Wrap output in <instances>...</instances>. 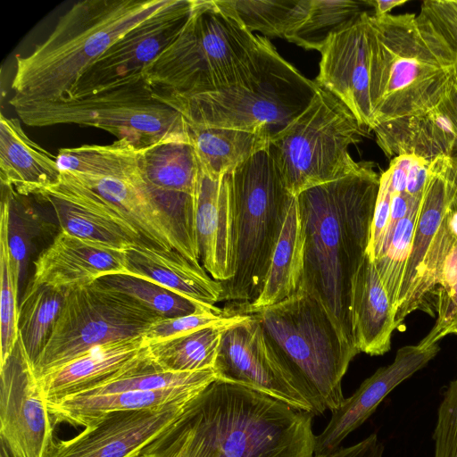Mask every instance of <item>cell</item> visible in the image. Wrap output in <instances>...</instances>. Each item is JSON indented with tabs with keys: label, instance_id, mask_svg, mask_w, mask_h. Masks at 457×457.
Returning <instances> with one entry per match:
<instances>
[{
	"label": "cell",
	"instance_id": "cell-1",
	"mask_svg": "<svg viewBox=\"0 0 457 457\" xmlns=\"http://www.w3.org/2000/svg\"><path fill=\"white\" fill-rule=\"evenodd\" d=\"M312 415L215 380L139 457H314Z\"/></svg>",
	"mask_w": 457,
	"mask_h": 457
},
{
	"label": "cell",
	"instance_id": "cell-2",
	"mask_svg": "<svg viewBox=\"0 0 457 457\" xmlns=\"http://www.w3.org/2000/svg\"><path fill=\"white\" fill-rule=\"evenodd\" d=\"M371 162L296 195L303 238L299 292L325 310L342 340L359 352L352 335V280L366 256L379 188Z\"/></svg>",
	"mask_w": 457,
	"mask_h": 457
},
{
	"label": "cell",
	"instance_id": "cell-3",
	"mask_svg": "<svg viewBox=\"0 0 457 457\" xmlns=\"http://www.w3.org/2000/svg\"><path fill=\"white\" fill-rule=\"evenodd\" d=\"M456 76L457 48L421 13L371 15L373 129L435 109Z\"/></svg>",
	"mask_w": 457,
	"mask_h": 457
},
{
	"label": "cell",
	"instance_id": "cell-4",
	"mask_svg": "<svg viewBox=\"0 0 457 457\" xmlns=\"http://www.w3.org/2000/svg\"><path fill=\"white\" fill-rule=\"evenodd\" d=\"M170 0H84L28 55L16 56L9 104L69 100L83 73L120 37Z\"/></svg>",
	"mask_w": 457,
	"mask_h": 457
},
{
	"label": "cell",
	"instance_id": "cell-5",
	"mask_svg": "<svg viewBox=\"0 0 457 457\" xmlns=\"http://www.w3.org/2000/svg\"><path fill=\"white\" fill-rule=\"evenodd\" d=\"M268 39L251 33L226 0H195L182 31L145 72L155 89L192 96L242 83Z\"/></svg>",
	"mask_w": 457,
	"mask_h": 457
},
{
	"label": "cell",
	"instance_id": "cell-6",
	"mask_svg": "<svg viewBox=\"0 0 457 457\" xmlns=\"http://www.w3.org/2000/svg\"><path fill=\"white\" fill-rule=\"evenodd\" d=\"M283 368L320 415L344 401L342 379L359 353L340 337L328 315L312 297L297 292L250 312Z\"/></svg>",
	"mask_w": 457,
	"mask_h": 457
},
{
	"label": "cell",
	"instance_id": "cell-7",
	"mask_svg": "<svg viewBox=\"0 0 457 457\" xmlns=\"http://www.w3.org/2000/svg\"><path fill=\"white\" fill-rule=\"evenodd\" d=\"M317 88L268 40L258 70L242 83L192 96L154 88L153 95L178 111L186 123L272 136L307 107Z\"/></svg>",
	"mask_w": 457,
	"mask_h": 457
},
{
	"label": "cell",
	"instance_id": "cell-8",
	"mask_svg": "<svg viewBox=\"0 0 457 457\" xmlns=\"http://www.w3.org/2000/svg\"><path fill=\"white\" fill-rule=\"evenodd\" d=\"M233 221L234 274L221 301L250 303L260 295L287 210L295 199L268 147L227 175Z\"/></svg>",
	"mask_w": 457,
	"mask_h": 457
},
{
	"label": "cell",
	"instance_id": "cell-9",
	"mask_svg": "<svg viewBox=\"0 0 457 457\" xmlns=\"http://www.w3.org/2000/svg\"><path fill=\"white\" fill-rule=\"evenodd\" d=\"M367 130L341 100L318 86L307 107L270 137L268 151L296 196L356 170L361 162L353 159L349 148Z\"/></svg>",
	"mask_w": 457,
	"mask_h": 457
},
{
	"label": "cell",
	"instance_id": "cell-10",
	"mask_svg": "<svg viewBox=\"0 0 457 457\" xmlns=\"http://www.w3.org/2000/svg\"><path fill=\"white\" fill-rule=\"evenodd\" d=\"M153 93L154 87L143 79L80 99L11 105L27 126L94 127L137 149L166 142H189L182 115Z\"/></svg>",
	"mask_w": 457,
	"mask_h": 457
},
{
	"label": "cell",
	"instance_id": "cell-11",
	"mask_svg": "<svg viewBox=\"0 0 457 457\" xmlns=\"http://www.w3.org/2000/svg\"><path fill=\"white\" fill-rule=\"evenodd\" d=\"M161 318L126 295L95 283L68 290L34 372L40 378L96 346L143 337Z\"/></svg>",
	"mask_w": 457,
	"mask_h": 457
},
{
	"label": "cell",
	"instance_id": "cell-12",
	"mask_svg": "<svg viewBox=\"0 0 457 457\" xmlns=\"http://www.w3.org/2000/svg\"><path fill=\"white\" fill-rule=\"evenodd\" d=\"M194 4L170 0L126 32L83 73L69 100L145 79L146 69L182 31Z\"/></svg>",
	"mask_w": 457,
	"mask_h": 457
},
{
	"label": "cell",
	"instance_id": "cell-13",
	"mask_svg": "<svg viewBox=\"0 0 457 457\" xmlns=\"http://www.w3.org/2000/svg\"><path fill=\"white\" fill-rule=\"evenodd\" d=\"M0 366V443L11 457H48L55 424L19 335Z\"/></svg>",
	"mask_w": 457,
	"mask_h": 457
},
{
	"label": "cell",
	"instance_id": "cell-14",
	"mask_svg": "<svg viewBox=\"0 0 457 457\" xmlns=\"http://www.w3.org/2000/svg\"><path fill=\"white\" fill-rule=\"evenodd\" d=\"M213 370L219 380L249 387L314 415L312 405L279 362L253 315L224 330Z\"/></svg>",
	"mask_w": 457,
	"mask_h": 457
},
{
	"label": "cell",
	"instance_id": "cell-15",
	"mask_svg": "<svg viewBox=\"0 0 457 457\" xmlns=\"http://www.w3.org/2000/svg\"><path fill=\"white\" fill-rule=\"evenodd\" d=\"M140 170L151 195L174 223L189 259L200 263L195 225L200 167L192 145L177 141L145 148Z\"/></svg>",
	"mask_w": 457,
	"mask_h": 457
},
{
	"label": "cell",
	"instance_id": "cell-16",
	"mask_svg": "<svg viewBox=\"0 0 457 457\" xmlns=\"http://www.w3.org/2000/svg\"><path fill=\"white\" fill-rule=\"evenodd\" d=\"M191 401L156 409L104 413L78 436L54 443L48 457H139Z\"/></svg>",
	"mask_w": 457,
	"mask_h": 457
},
{
	"label": "cell",
	"instance_id": "cell-17",
	"mask_svg": "<svg viewBox=\"0 0 457 457\" xmlns=\"http://www.w3.org/2000/svg\"><path fill=\"white\" fill-rule=\"evenodd\" d=\"M371 15L332 36L320 51L316 84L332 93L353 112L359 123L373 129L370 97Z\"/></svg>",
	"mask_w": 457,
	"mask_h": 457
},
{
	"label": "cell",
	"instance_id": "cell-18",
	"mask_svg": "<svg viewBox=\"0 0 457 457\" xmlns=\"http://www.w3.org/2000/svg\"><path fill=\"white\" fill-rule=\"evenodd\" d=\"M37 196L52 206L60 230L120 249L149 245L112 203L68 172Z\"/></svg>",
	"mask_w": 457,
	"mask_h": 457
},
{
	"label": "cell",
	"instance_id": "cell-19",
	"mask_svg": "<svg viewBox=\"0 0 457 457\" xmlns=\"http://www.w3.org/2000/svg\"><path fill=\"white\" fill-rule=\"evenodd\" d=\"M439 352L438 344L404 345L394 361L378 369L358 389L332 411L324 430L315 436L314 455L331 453L377 409L385 397L403 381L425 367Z\"/></svg>",
	"mask_w": 457,
	"mask_h": 457
},
{
	"label": "cell",
	"instance_id": "cell-20",
	"mask_svg": "<svg viewBox=\"0 0 457 457\" xmlns=\"http://www.w3.org/2000/svg\"><path fill=\"white\" fill-rule=\"evenodd\" d=\"M456 208L457 150L451 155H440L429 162L428 181L420 201L395 319L411 298L429 253L449 228L450 215Z\"/></svg>",
	"mask_w": 457,
	"mask_h": 457
},
{
	"label": "cell",
	"instance_id": "cell-21",
	"mask_svg": "<svg viewBox=\"0 0 457 457\" xmlns=\"http://www.w3.org/2000/svg\"><path fill=\"white\" fill-rule=\"evenodd\" d=\"M124 250L59 230L33 262L29 283L71 290L104 276L127 274Z\"/></svg>",
	"mask_w": 457,
	"mask_h": 457
},
{
	"label": "cell",
	"instance_id": "cell-22",
	"mask_svg": "<svg viewBox=\"0 0 457 457\" xmlns=\"http://www.w3.org/2000/svg\"><path fill=\"white\" fill-rule=\"evenodd\" d=\"M195 225L202 266L215 280H229L234 274V250L227 175L217 179L200 169L195 196Z\"/></svg>",
	"mask_w": 457,
	"mask_h": 457
},
{
	"label": "cell",
	"instance_id": "cell-23",
	"mask_svg": "<svg viewBox=\"0 0 457 457\" xmlns=\"http://www.w3.org/2000/svg\"><path fill=\"white\" fill-rule=\"evenodd\" d=\"M143 337L96 346L38 378L46 403L93 388L124 372L146 353Z\"/></svg>",
	"mask_w": 457,
	"mask_h": 457
},
{
	"label": "cell",
	"instance_id": "cell-24",
	"mask_svg": "<svg viewBox=\"0 0 457 457\" xmlns=\"http://www.w3.org/2000/svg\"><path fill=\"white\" fill-rule=\"evenodd\" d=\"M70 174L112 203L146 244L167 250L175 249L189 259L174 223L153 198L142 175L101 178Z\"/></svg>",
	"mask_w": 457,
	"mask_h": 457
},
{
	"label": "cell",
	"instance_id": "cell-25",
	"mask_svg": "<svg viewBox=\"0 0 457 457\" xmlns=\"http://www.w3.org/2000/svg\"><path fill=\"white\" fill-rule=\"evenodd\" d=\"M124 251L127 274L154 281L205 304L215 305L221 301L222 283L179 251L147 245H131Z\"/></svg>",
	"mask_w": 457,
	"mask_h": 457
},
{
	"label": "cell",
	"instance_id": "cell-26",
	"mask_svg": "<svg viewBox=\"0 0 457 457\" xmlns=\"http://www.w3.org/2000/svg\"><path fill=\"white\" fill-rule=\"evenodd\" d=\"M395 309L376 266L367 253L352 280L350 320L356 349L371 356L391 347L397 328Z\"/></svg>",
	"mask_w": 457,
	"mask_h": 457
},
{
	"label": "cell",
	"instance_id": "cell-27",
	"mask_svg": "<svg viewBox=\"0 0 457 457\" xmlns=\"http://www.w3.org/2000/svg\"><path fill=\"white\" fill-rule=\"evenodd\" d=\"M61 175L55 157L27 136L19 119L1 113V186L21 196H37L57 184Z\"/></svg>",
	"mask_w": 457,
	"mask_h": 457
},
{
	"label": "cell",
	"instance_id": "cell-28",
	"mask_svg": "<svg viewBox=\"0 0 457 457\" xmlns=\"http://www.w3.org/2000/svg\"><path fill=\"white\" fill-rule=\"evenodd\" d=\"M209 385L154 390H129L99 395H72L47 403L54 424L86 427L101 415L116 411L156 409L193 400Z\"/></svg>",
	"mask_w": 457,
	"mask_h": 457
},
{
	"label": "cell",
	"instance_id": "cell-29",
	"mask_svg": "<svg viewBox=\"0 0 457 457\" xmlns=\"http://www.w3.org/2000/svg\"><path fill=\"white\" fill-rule=\"evenodd\" d=\"M373 131L378 146L392 159L413 154L431 161L453 154L457 145L453 124L439 105L425 113L382 123Z\"/></svg>",
	"mask_w": 457,
	"mask_h": 457
},
{
	"label": "cell",
	"instance_id": "cell-30",
	"mask_svg": "<svg viewBox=\"0 0 457 457\" xmlns=\"http://www.w3.org/2000/svg\"><path fill=\"white\" fill-rule=\"evenodd\" d=\"M303 268V238L296 196L291 203L259 296L237 314L277 304L298 292Z\"/></svg>",
	"mask_w": 457,
	"mask_h": 457
},
{
	"label": "cell",
	"instance_id": "cell-31",
	"mask_svg": "<svg viewBox=\"0 0 457 457\" xmlns=\"http://www.w3.org/2000/svg\"><path fill=\"white\" fill-rule=\"evenodd\" d=\"M186 128L200 169L217 179L229 174L251 156L266 149L271 137L266 131L188 123H186Z\"/></svg>",
	"mask_w": 457,
	"mask_h": 457
},
{
	"label": "cell",
	"instance_id": "cell-32",
	"mask_svg": "<svg viewBox=\"0 0 457 457\" xmlns=\"http://www.w3.org/2000/svg\"><path fill=\"white\" fill-rule=\"evenodd\" d=\"M143 150L126 140H116L107 145L62 148L55 159L61 171L101 178H132L142 175Z\"/></svg>",
	"mask_w": 457,
	"mask_h": 457
},
{
	"label": "cell",
	"instance_id": "cell-33",
	"mask_svg": "<svg viewBox=\"0 0 457 457\" xmlns=\"http://www.w3.org/2000/svg\"><path fill=\"white\" fill-rule=\"evenodd\" d=\"M232 325L207 327L146 344L154 364L165 371L194 372L213 369L224 330Z\"/></svg>",
	"mask_w": 457,
	"mask_h": 457
},
{
	"label": "cell",
	"instance_id": "cell-34",
	"mask_svg": "<svg viewBox=\"0 0 457 457\" xmlns=\"http://www.w3.org/2000/svg\"><path fill=\"white\" fill-rule=\"evenodd\" d=\"M67 292L45 284L26 287L19 304L18 331L33 364L52 334Z\"/></svg>",
	"mask_w": 457,
	"mask_h": 457
},
{
	"label": "cell",
	"instance_id": "cell-35",
	"mask_svg": "<svg viewBox=\"0 0 457 457\" xmlns=\"http://www.w3.org/2000/svg\"><path fill=\"white\" fill-rule=\"evenodd\" d=\"M370 8V1L311 0L306 19L287 41L320 52L332 36L354 24Z\"/></svg>",
	"mask_w": 457,
	"mask_h": 457
},
{
	"label": "cell",
	"instance_id": "cell-36",
	"mask_svg": "<svg viewBox=\"0 0 457 457\" xmlns=\"http://www.w3.org/2000/svg\"><path fill=\"white\" fill-rule=\"evenodd\" d=\"M94 283L126 295L162 318H173L202 311L222 312L216 305L185 297L136 275L112 274L102 277Z\"/></svg>",
	"mask_w": 457,
	"mask_h": 457
},
{
	"label": "cell",
	"instance_id": "cell-37",
	"mask_svg": "<svg viewBox=\"0 0 457 457\" xmlns=\"http://www.w3.org/2000/svg\"><path fill=\"white\" fill-rule=\"evenodd\" d=\"M237 16L251 33L287 38L306 19L311 0H230Z\"/></svg>",
	"mask_w": 457,
	"mask_h": 457
},
{
	"label": "cell",
	"instance_id": "cell-38",
	"mask_svg": "<svg viewBox=\"0 0 457 457\" xmlns=\"http://www.w3.org/2000/svg\"><path fill=\"white\" fill-rule=\"evenodd\" d=\"M0 204V334L3 363L12 351L18 339L20 279L8 242L9 200L1 187Z\"/></svg>",
	"mask_w": 457,
	"mask_h": 457
},
{
	"label": "cell",
	"instance_id": "cell-39",
	"mask_svg": "<svg viewBox=\"0 0 457 457\" xmlns=\"http://www.w3.org/2000/svg\"><path fill=\"white\" fill-rule=\"evenodd\" d=\"M421 198L422 196L413 199L408 213L396 223L392 234L383 244L379 254L372 261L394 309L411 253Z\"/></svg>",
	"mask_w": 457,
	"mask_h": 457
},
{
	"label": "cell",
	"instance_id": "cell-40",
	"mask_svg": "<svg viewBox=\"0 0 457 457\" xmlns=\"http://www.w3.org/2000/svg\"><path fill=\"white\" fill-rule=\"evenodd\" d=\"M1 187L5 189L8 195V242L21 286L26 280L29 262L36 245L44 234L46 222L25 196L4 186Z\"/></svg>",
	"mask_w": 457,
	"mask_h": 457
},
{
	"label": "cell",
	"instance_id": "cell-41",
	"mask_svg": "<svg viewBox=\"0 0 457 457\" xmlns=\"http://www.w3.org/2000/svg\"><path fill=\"white\" fill-rule=\"evenodd\" d=\"M246 317V314H225L223 311H202L173 318H161L149 326L143 338L145 344L157 342L207 327L234 325Z\"/></svg>",
	"mask_w": 457,
	"mask_h": 457
},
{
	"label": "cell",
	"instance_id": "cell-42",
	"mask_svg": "<svg viewBox=\"0 0 457 457\" xmlns=\"http://www.w3.org/2000/svg\"><path fill=\"white\" fill-rule=\"evenodd\" d=\"M434 440L435 457H457V378L450 383L439 405Z\"/></svg>",
	"mask_w": 457,
	"mask_h": 457
},
{
	"label": "cell",
	"instance_id": "cell-43",
	"mask_svg": "<svg viewBox=\"0 0 457 457\" xmlns=\"http://www.w3.org/2000/svg\"><path fill=\"white\" fill-rule=\"evenodd\" d=\"M392 195L389 177L386 170H385L379 179V188L371 225L370 242L367 253L372 261L379 254L387 229Z\"/></svg>",
	"mask_w": 457,
	"mask_h": 457
},
{
	"label": "cell",
	"instance_id": "cell-44",
	"mask_svg": "<svg viewBox=\"0 0 457 457\" xmlns=\"http://www.w3.org/2000/svg\"><path fill=\"white\" fill-rule=\"evenodd\" d=\"M435 29L457 48V0H426L420 12Z\"/></svg>",
	"mask_w": 457,
	"mask_h": 457
},
{
	"label": "cell",
	"instance_id": "cell-45",
	"mask_svg": "<svg viewBox=\"0 0 457 457\" xmlns=\"http://www.w3.org/2000/svg\"><path fill=\"white\" fill-rule=\"evenodd\" d=\"M436 320L428 334L419 343L422 345L438 344L449 335H457V287L436 303Z\"/></svg>",
	"mask_w": 457,
	"mask_h": 457
},
{
	"label": "cell",
	"instance_id": "cell-46",
	"mask_svg": "<svg viewBox=\"0 0 457 457\" xmlns=\"http://www.w3.org/2000/svg\"><path fill=\"white\" fill-rule=\"evenodd\" d=\"M384 446L376 434H371L362 441L314 457H382Z\"/></svg>",
	"mask_w": 457,
	"mask_h": 457
},
{
	"label": "cell",
	"instance_id": "cell-47",
	"mask_svg": "<svg viewBox=\"0 0 457 457\" xmlns=\"http://www.w3.org/2000/svg\"><path fill=\"white\" fill-rule=\"evenodd\" d=\"M429 162L414 155L409 168L406 180V193L411 197H421L428 177Z\"/></svg>",
	"mask_w": 457,
	"mask_h": 457
},
{
	"label": "cell",
	"instance_id": "cell-48",
	"mask_svg": "<svg viewBox=\"0 0 457 457\" xmlns=\"http://www.w3.org/2000/svg\"><path fill=\"white\" fill-rule=\"evenodd\" d=\"M457 287V242L448 254L436 294V303L445 298ZM436 306V304H435Z\"/></svg>",
	"mask_w": 457,
	"mask_h": 457
},
{
	"label": "cell",
	"instance_id": "cell-49",
	"mask_svg": "<svg viewBox=\"0 0 457 457\" xmlns=\"http://www.w3.org/2000/svg\"><path fill=\"white\" fill-rule=\"evenodd\" d=\"M413 199L414 197H411L407 193H393L390 206V218L387 229L383 240V244L392 234L396 223L406 216L412 204Z\"/></svg>",
	"mask_w": 457,
	"mask_h": 457
},
{
	"label": "cell",
	"instance_id": "cell-50",
	"mask_svg": "<svg viewBox=\"0 0 457 457\" xmlns=\"http://www.w3.org/2000/svg\"><path fill=\"white\" fill-rule=\"evenodd\" d=\"M371 5L373 7V15L375 16H383L388 14V12L402 4H404L406 0H372Z\"/></svg>",
	"mask_w": 457,
	"mask_h": 457
},
{
	"label": "cell",
	"instance_id": "cell-51",
	"mask_svg": "<svg viewBox=\"0 0 457 457\" xmlns=\"http://www.w3.org/2000/svg\"><path fill=\"white\" fill-rule=\"evenodd\" d=\"M0 445H1V450H0V457H11L10 453H8L7 449L5 448V446L0 443Z\"/></svg>",
	"mask_w": 457,
	"mask_h": 457
}]
</instances>
